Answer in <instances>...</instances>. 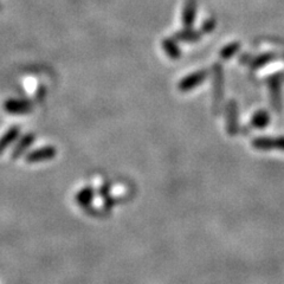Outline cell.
Returning <instances> with one entry per match:
<instances>
[{"mask_svg":"<svg viewBox=\"0 0 284 284\" xmlns=\"http://www.w3.org/2000/svg\"><path fill=\"white\" fill-rule=\"evenodd\" d=\"M56 154H57V151L54 146H44V147L29 152L25 156V160L28 163H37L54 159Z\"/></svg>","mask_w":284,"mask_h":284,"instance_id":"cell-2","label":"cell"},{"mask_svg":"<svg viewBox=\"0 0 284 284\" xmlns=\"http://www.w3.org/2000/svg\"><path fill=\"white\" fill-rule=\"evenodd\" d=\"M4 109L9 114L13 115H23L31 111V103L23 100H7L4 103Z\"/></svg>","mask_w":284,"mask_h":284,"instance_id":"cell-4","label":"cell"},{"mask_svg":"<svg viewBox=\"0 0 284 284\" xmlns=\"http://www.w3.org/2000/svg\"><path fill=\"white\" fill-rule=\"evenodd\" d=\"M223 84H224V74L223 68L220 64L213 66V95H215V104L218 106L223 99Z\"/></svg>","mask_w":284,"mask_h":284,"instance_id":"cell-3","label":"cell"},{"mask_svg":"<svg viewBox=\"0 0 284 284\" xmlns=\"http://www.w3.org/2000/svg\"><path fill=\"white\" fill-rule=\"evenodd\" d=\"M200 37L201 33L199 31H196V30L191 28H186L185 30H181V31L175 33L174 39L184 43H196L198 40H200Z\"/></svg>","mask_w":284,"mask_h":284,"instance_id":"cell-9","label":"cell"},{"mask_svg":"<svg viewBox=\"0 0 284 284\" xmlns=\"http://www.w3.org/2000/svg\"><path fill=\"white\" fill-rule=\"evenodd\" d=\"M207 75H208L207 70H199L188 75V76L184 77L180 82H179V85H178L179 90L184 92L193 90L194 88H197L198 85L201 84L205 80H206Z\"/></svg>","mask_w":284,"mask_h":284,"instance_id":"cell-1","label":"cell"},{"mask_svg":"<svg viewBox=\"0 0 284 284\" xmlns=\"http://www.w3.org/2000/svg\"><path fill=\"white\" fill-rule=\"evenodd\" d=\"M215 28H216V20L210 18V19H206L203 23V26H201V31H203L204 33H210L213 31V30H215Z\"/></svg>","mask_w":284,"mask_h":284,"instance_id":"cell-17","label":"cell"},{"mask_svg":"<svg viewBox=\"0 0 284 284\" xmlns=\"http://www.w3.org/2000/svg\"><path fill=\"white\" fill-rule=\"evenodd\" d=\"M19 133H20L19 127L14 126V127H11V128L7 130L2 137H0V153H3L11 144H13V142L17 140V137L19 136Z\"/></svg>","mask_w":284,"mask_h":284,"instance_id":"cell-10","label":"cell"},{"mask_svg":"<svg viewBox=\"0 0 284 284\" xmlns=\"http://www.w3.org/2000/svg\"><path fill=\"white\" fill-rule=\"evenodd\" d=\"M239 49H241V43H238V42H232V43L227 44V45L224 46L222 49V51H220V57H222L223 59L232 58L233 56L239 51Z\"/></svg>","mask_w":284,"mask_h":284,"instance_id":"cell-13","label":"cell"},{"mask_svg":"<svg viewBox=\"0 0 284 284\" xmlns=\"http://www.w3.org/2000/svg\"><path fill=\"white\" fill-rule=\"evenodd\" d=\"M269 90H270L271 102L274 108H281V82L278 76H274L269 80Z\"/></svg>","mask_w":284,"mask_h":284,"instance_id":"cell-8","label":"cell"},{"mask_svg":"<svg viewBox=\"0 0 284 284\" xmlns=\"http://www.w3.org/2000/svg\"><path fill=\"white\" fill-rule=\"evenodd\" d=\"M277 55H275V54H264V55H261L259 57H257L255 58L252 61L251 63V68L252 69H261V68H263V66H265L267 64H269V63L274 61V59H276L277 57H276Z\"/></svg>","mask_w":284,"mask_h":284,"instance_id":"cell-12","label":"cell"},{"mask_svg":"<svg viewBox=\"0 0 284 284\" xmlns=\"http://www.w3.org/2000/svg\"><path fill=\"white\" fill-rule=\"evenodd\" d=\"M229 116H230V127H229V132L230 134H234L233 132L236 129H234V125H236V117H237V106H236V103L233 102V101H231V102L229 103Z\"/></svg>","mask_w":284,"mask_h":284,"instance_id":"cell-16","label":"cell"},{"mask_svg":"<svg viewBox=\"0 0 284 284\" xmlns=\"http://www.w3.org/2000/svg\"><path fill=\"white\" fill-rule=\"evenodd\" d=\"M269 120H270V117H269L267 111L264 110L257 111L251 120V125L253 127H257V128H263V127L268 126Z\"/></svg>","mask_w":284,"mask_h":284,"instance_id":"cell-14","label":"cell"},{"mask_svg":"<svg viewBox=\"0 0 284 284\" xmlns=\"http://www.w3.org/2000/svg\"><path fill=\"white\" fill-rule=\"evenodd\" d=\"M162 49L163 51L166 52V55L170 57L171 59H179L181 56V51L179 49L177 42L172 38H166L162 40Z\"/></svg>","mask_w":284,"mask_h":284,"instance_id":"cell-11","label":"cell"},{"mask_svg":"<svg viewBox=\"0 0 284 284\" xmlns=\"http://www.w3.org/2000/svg\"><path fill=\"white\" fill-rule=\"evenodd\" d=\"M253 147L257 149H281L284 151V137H259V139L253 140Z\"/></svg>","mask_w":284,"mask_h":284,"instance_id":"cell-5","label":"cell"},{"mask_svg":"<svg viewBox=\"0 0 284 284\" xmlns=\"http://www.w3.org/2000/svg\"><path fill=\"white\" fill-rule=\"evenodd\" d=\"M35 134L32 133H29V134H25L24 136H21L19 141L17 142V145L14 146L13 151H12V154H11V158L12 159H18L19 156H21L26 153V151L31 147L33 142H35Z\"/></svg>","mask_w":284,"mask_h":284,"instance_id":"cell-6","label":"cell"},{"mask_svg":"<svg viewBox=\"0 0 284 284\" xmlns=\"http://www.w3.org/2000/svg\"><path fill=\"white\" fill-rule=\"evenodd\" d=\"M92 198H94V192H92L91 188H83L81 192H78L77 194V201L78 204L82 205V206H87L92 201Z\"/></svg>","mask_w":284,"mask_h":284,"instance_id":"cell-15","label":"cell"},{"mask_svg":"<svg viewBox=\"0 0 284 284\" xmlns=\"http://www.w3.org/2000/svg\"><path fill=\"white\" fill-rule=\"evenodd\" d=\"M197 16V0H186L182 11V24L185 28H192Z\"/></svg>","mask_w":284,"mask_h":284,"instance_id":"cell-7","label":"cell"}]
</instances>
